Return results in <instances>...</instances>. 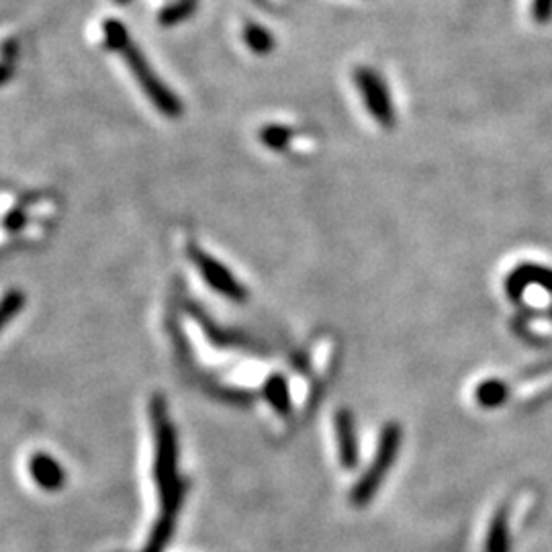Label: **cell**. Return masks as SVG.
<instances>
[{"label": "cell", "instance_id": "1", "mask_svg": "<svg viewBox=\"0 0 552 552\" xmlns=\"http://www.w3.org/2000/svg\"><path fill=\"white\" fill-rule=\"evenodd\" d=\"M152 420L156 430V483L162 502L160 521L174 524L176 513L184 502V483L178 479L176 432L162 397L152 399Z\"/></svg>", "mask_w": 552, "mask_h": 552}, {"label": "cell", "instance_id": "16", "mask_svg": "<svg viewBox=\"0 0 552 552\" xmlns=\"http://www.w3.org/2000/svg\"><path fill=\"white\" fill-rule=\"evenodd\" d=\"M192 9H195V0H181V3L168 6V9H164L160 13V23L162 25L183 23L184 19L191 17Z\"/></svg>", "mask_w": 552, "mask_h": 552}, {"label": "cell", "instance_id": "18", "mask_svg": "<svg viewBox=\"0 0 552 552\" xmlns=\"http://www.w3.org/2000/svg\"><path fill=\"white\" fill-rule=\"evenodd\" d=\"M23 221H25V213L21 211V209H14V211L6 215V219H4L6 229H11V231H17L23 227Z\"/></svg>", "mask_w": 552, "mask_h": 552}, {"label": "cell", "instance_id": "15", "mask_svg": "<svg viewBox=\"0 0 552 552\" xmlns=\"http://www.w3.org/2000/svg\"><path fill=\"white\" fill-rule=\"evenodd\" d=\"M102 29H104V41H107L109 49L119 51L127 41H131L129 33H127V27L121 23V21L109 19Z\"/></svg>", "mask_w": 552, "mask_h": 552}, {"label": "cell", "instance_id": "6", "mask_svg": "<svg viewBox=\"0 0 552 552\" xmlns=\"http://www.w3.org/2000/svg\"><path fill=\"white\" fill-rule=\"evenodd\" d=\"M539 285L544 287L552 293V271L550 268H544L539 264H521L516 271L510 272L505 280V290L507 297L513 301H520L524 297L526 289Z\"/></svg>", "mask_w": 552, "mask_h": 552}, {"label": "cell", "instance_id": "3", "mask_svg": "<svg viewBox=\"0 0 552 552\" xmlns=\"http://www.w3.org/2000/svg\"><path fill=\"white\" fill-rule=\"evenodd\" d=\"M399 444H401V430L397 423H389V426H385L383 434H380L377 457L375 460H372V465L369 467V471L362 475V479L358 481L354 487L352 502L356 505H367L369 499L377 494L380 481L385 479L387 471H389V467L393 465L395 454H397L399 450Z\"/></svg>", "mask_w": 552, "mask_h": 552}, {"label": "cell", "instance_id": "9", "mask_svg": "<svg viewBox=\"0 0 552 552\" xmlns=\"http://www.w3.org/2000/svg\"><path fill=\"white\" fill-rule=\"evenodd\" d=\"M510 516H507V510H502L495 513L494 521H491L487 544H485V552H507L510 547Z\"/></svg>", "mask_w": 552, "mask_h": 552}, {"label": "cell", "instance_id": "14", "mask_svg": "<svg viewBox=\"0 0 552 552\" xmlns=\"http://www.w3.org/2000/svg\"><path fill=\"white\" fill-rule=\"evenodd\" d=\"M25 307V293L19 289H13L0 299V332L9 325L11 319Z\"/></svg>", "mask_w": 552, "mask_h": 552}, {"label": "cell", "instance_id": "19", "mask_svg": "<svg viewBox=\"0 0 552 552\" xmlns=\"http://www.w3.org/2000/svg\"><path fill=\"white\" fill-rule=\"evenodd\" d=\"M13 76V66L9 62H0V86L6 85Z\"/></svg>", "mask_w": 552, "mask_h": 552}, {"label": "cell", "instance_id": "10", "mask_svg": "<svg viewBox=\"0 0 552 552\" xmlns=\"http://www.w3.org/2000/svg\"><path fill=\"white\" fill-rule=\"evenodd\" d=\"M244 41L256 56H268L276 46L274 35L258 23H248L244 27Z\"/></svg>", "mask_w": 552, "mask_h": 552}, {"label": "cell", "instance_id": "2", "mask_svg": "<svg viewBox=\"0 0 552 552\" xmlns=\"http://www.w3.org/2000/svg\"><path fill=\"white\" fill-rule=\"evenodd\" d=\"M119 54L123 56L125 64L129 66V70L133 72V76H136L141 91H144V94L154 102V107L158 109L164 117L176 119L183 115V102L178 101L176 94L158 78V74L152 70L150 62H147L138 46L127 41L125 46L119 49Z\"/></svg>", "mask_w": 552, "mask_h": 552}, {"label": "cell", "instance_id": "20", "mask_svg": "<svg viewBox=\"0 0 552 552\" xmlns=\"http://www.w3.org/2000/svg\"><path fill=\"white\" fill-rule=\"evenodd\" d=\"M117 4H127V3H131V0H115Z\"/></svg>", "mask_w": 552, "mask_h": 552}, {"label": "cell", "instance_id": "11", "mask_svg": "<svg viewBox=\"0 0 552 552\" xmlns=\"http://www.w3.org/2000/svg\"><path fill=\"white\" fill-rule=\"evenodd\" d=\"M264 397L268 399V403H271L274 412L289 414L290 393H289V387H287L285 378L279 377V375H272L271 378H268L264 383Z\"/></svg>", "mask_w": 552, "mask_h": 552}, {"label": "cell", "instance_id": "5", "mask_svg": "<svg viewBox=\"0 0 552 552\" xmlns=\"http://www.w3.org/2000/svg\"><path fill=\"white\" fill-rule=\"evenodd\" d=\"M191 258L197 264L199 272L203 274L207 285L218 290L223 297H227L231 301H244L248 297V290L244 289L240 280L231 274L219 260H215L199 248H191Z\"/></svg>", "mask_w": 552, "mask_h": 552}, {"label": "cell", "instance_id": "7", "mask_svg": "<svg viewBox=\"0 0 552 552\" xmlns=\"http://www.w3.org/2000/svg\"><path fill=\"white\" fill-rule=\"evenodd\" d=\"M29 473H31L33 481L40 485L43 491H59L66 483V473L62 465L46 452L33 454V459L29 460Z\"/></svg>", "mask_w": 552, "mask_h": 552}, {"label": "cell", "instance_id": "13", "mask_svg": "<svg viewBox=\"0 0 552 552\" xmlns=\"http://www.w3.org/2000/svg\"><path fill=\"white\" fill-rule=\"evenodd\" d=\"M293 136H295L293 129H289L285 125H266L260 129V141L274 152L287 150Z\"/></svg>", "mask_w": 552, "mask_h": 552}, {"label": "cell", "instance_id": "17", "mask_svg": "<svg viewBox=\"0 0 552 552\" xmlns=\"http://www.w3.org/2000/svg\"><path fill=\"white\" fill-rule=\"evenodd\" d=\"M532 17L536 23H548L552 19V0H532Z\"/></svg>", "mask_w": 552, "mask_h": 552}, {"label": "cell", "instance_id": "12", "mask_svg": "<svg viewBox=\"0 0 552 552\" xmlns=\"http://www.w3.org/2000/svg\"><path fill=\"white\" fill-rule=\"evenodd\" d=\"M475 399L481 407H497L507 399V385L499 378H489L476 387Z\"/></svg>", "mask_w": 552, "mask_h": 552}, {"label": "cell", "instance_id": "8", "mask_svg": "<svg viewBox=\"0 0 552 552\" xmlns=\"http://www.w3.org/2000/svg\"><path fill=\"white\" fill-rule=\"evenodd\" d=\"M335 436H338L340 462L344 467L352 468L356 465V440L352 417H350L348 412H338V415H335Z\"/></svg>", "mask_w": 552, "mask_h": 552}, {"label": "cell", "instance_id": "4", "mask_svg": "<svg viewBox=\"0 0 552 552\" xmlns=\"http://www.w3.org/2000/svg\"><path fill=\"white\" fill-rule=\"evenodd\" d=\"M354 82L372 119H375L378 125L387 127V129L395 127L397 117H395V107L385 80L380 78L375 70L364 68L362 66V68H356Z\"/></svg>", "mask_w": 552, "mask_h": 552}]
</instances>
